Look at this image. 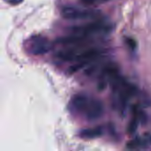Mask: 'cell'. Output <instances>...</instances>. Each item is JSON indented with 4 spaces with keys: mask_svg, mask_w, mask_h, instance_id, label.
Listing matches in <instances>:
<instances>
[{
    "mask_svg": "<svg viewBox=\"0 0 151 151\" xmlns=\"http://www.w3.org/2000/svg\"><path fill=\"white\" fill-rule=\"evenodd\" d=\"M114 95V104L118 110L124 111L129 99L136 93V88L129 83L120 74L110 84Z\"/></svg>",
    "mask_w": 151,
    "mask_h": 151,
    "instance_id": "obj_1",
    "label": "cell"
},
{
    "mask_svg": "<svg viewBox=\"0 0 151 151\" xmlns=\"http://www.w3.org/2000/svg\"><path fill=\"white\" fill-rule=\"evenodd\" d=\"M111 28L112 27L110 23L101 19H96L92 22L73 27L71 28V35L94 41V38L109 34Z\"/></svg>",
    "mask_w": 151,
    "mask_h": 151,
    "instance_id": "obj_2",
    "label": "cell"
},
{
    "mask_svg": "<svg viewBox=\"0 0 151 151\" xmlns=\"http://www.w3.org/2000/svg\"><path fill=\"white\" fill-rule=\"evenodd\" d=\"M61 13L67 19H98L100 12L92 9L80 8L76 6L66 5L62 8Z\"/></svg>",
    "mask_w": 151,
    "mask_h": 151,
    "instance_id": "obj_3",
    "label": "cell"
},
{
    "mask_svg": "<svg viewBox=\"0 0 151 151\" xmlns=\"http://www.w3.org/2000/svg\"><path fill=\"white\" fill-rule=\"evenodd\" d=\"M51 49L50 41L42 35L32 36L28 41V50L34 55H42Z\"/></svg>",
    "mask_w": 151,
    "mask_h": 151,
    "instance_id": "obj_4",
    "label": "cell"
},
{
    "mask_svg": "<svg viewBox=\"0 0 151 151\" xmlns=\"http://www.w3.org/2000/svg\"><path fill=\"white\" fill-rule=\"evenodd\" d=\"M103 113H104L103 104L99 100L90 97L83 114L87 117V119L90 120H96L101 118Z\"/></svg>",
    "mask_w": 151,
    "mask_h": 151,
    "instance_id": "obj_5",
    "label": "cell"
},
{
    "mask_svg": "<svg viewBox=\"0 0 151 151\" xmlns=\"http://www.w3.org/2000/svg\"><path fill=\"white\" fill-rule=\"evenodd\" d=\"M89 96H86V95H83V94H78V95H75L72 100H71V106H72V109L78 112V113H81V114H83L85 110H86V107L88 105V100H89Z\"/></svg>",
    "mask_w": 151,
    "mask_h": 151,
    "instance_id": "obj_6",
    "label": "cell"
},
{
    "mask_svg": "<svg viewBox=\"0 0 151 151\" xmlns=\"http://www.w3.org/2000/svg\"><path fill=\"white\" fill-rule=\"evenodd\" d=\"M151 145V134H144L141 137L134 138L129 141L127 144L129 150H137L146 148Z\"/></svg>",
    "mask_w": 151,
    "mask_h": 151,
    "instance_id": "obj_7",
    "label": "cell"
},
{
    "mask_svg": "<svg viewBox=\"0 0 151 151\" xmlns=\"http://www.w3.org/2000/svg\"><path fill=\"white\" fill-rule=\"evenodd\" d=\"M102 134V128L101 127H93L84 129L81 133V136L85 139H94Z\"/></svg>",
    "mask_w": 151,
    "mask_h": 151,
    "instance_id": "obj_8",
    "label": "cell"
},
{
    "mask_svg": "<svg viewBox=\"0 0 151 151\" xmlns=\"http://www.w3.org/2000/svg\"><path fill=\"white\" fill-rule=\"evenodd\" d=\"M139 122H140V119H139V117H138V112H137V110L134 109V115H133V119L130 120V123H129V126H128V133L133 134L135 133L137 127H138V125H139Z\"/></svg>",
    "mask_w": 151,
    "mask_h": 151,
    "instance_id": "obj_9",
    "label": "cell"
},
{
    "mask_svg": "<svg viewBox=\"0 0 151 151\" xmlns=\"http://www.w3.org/2000/svg\"><path fill=\"white\" fill-rule=\"evenodd\" d=\"M109 0H81V2L88 6H91V5H96V4H100L103 3H105Z\"/></svg>",
    "mask_w": 151,
    "mask_h": 151,
    "instance_id": "obj_10",
    "label": "cell"
},
{
    "mask_svg": "<svg viewBox=\"0 0 151 151\" xmlns=\"http://www.w3.org/2000/svg\"><path fill=\"white\" fill-rule=\"evenodd\" d=\"M4 1H5L6 3H8V4H10L16 5V4H20L23 0H4Z\"/></svg>",
    "mask_w": 151,
    "mask_h": 151,
    "instance_id": "obj_11",
    "label": "cell"
},
{
    "mask_svg": "<svg viewBox=\"0 0 151 151\" xmlns=\"http://www.w3.org/2000/svg\"><path fill=\"white\" fill-rule=\"evenodd\" d=\"M127 42L128 43V45H129V47H130L131 49H134L135 46H136V43H135L132 39H127Z\"/></svg>",
    "mask_w": 151,
    "mask_h": 151,
    "instance_id": "obj_12",
    "label": "cell"
}]
</instances>
